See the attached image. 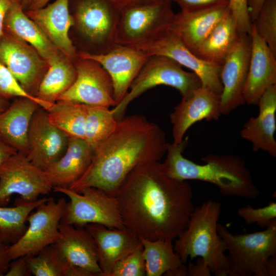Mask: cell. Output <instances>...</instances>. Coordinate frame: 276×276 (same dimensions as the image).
Instances as JSON below:
<instances>
[{"label":"cell","mask_w":276,"mask_h":276,"mask_svg":"<svg viewBox=\"0 0 276 276\" xmlns=\"http://www.w3.org/2000/svg\"><path fill=\"white\" fill-rule=\"evenodd\" d=\"M0 63L9 70L27 92L36 97L48 64L33 47L3 33L0 38Z\"/></svg>","instance_id":"5bb4252c"},{"label":"cell","mask_w":276,"mask_h":276,"mask_svg":"<svg viewBox=\"0 0 276 276\" xmlns=\"http://www.w3.org/2000/svg\"><path fill=\"white\" fill-rule=\"evenodd\" d=\"M117 7L119 9L128 4L145 1H152V0H111Z\"/></svg>","instance_id":"681fc988"},{"label":"cell","mask_w":276,"mask_h":276,"mask_svg":"<svg viewBox=\"0 0 276 276\" xmlns=\"http://www.w3.org/2000/svg\"><path fill=\"white\" fill-rule=\"evenodd\" d=\"M27 264L31 275L34 276H67L70 267L54 244L35 255L27 256Z\"/></svg>","instance_id":"836d02e7"},{"label":"cell","mask_w":276,"mask_h":276,"mask_svg":"<svg viewBox=\"0 0 276 276\" xmlns=\"http://www.w3.org/2000/svg\"><path fill=\"white\" fill-rule=\"evenodd\" d=\"M59 228V237L54 244L64 261L91 276H102L96 242L85 228L60 224Z\"/></svg>","instance_id":"603a6c76"},{"label":"cell","mask_w":276,"mask_h":276,"mask_svg":"<svg viewBox=\"0 0 276 276\" xmlns=\"http://www.w3.org/2000/svg\"><path fill=\"white\" fill-rule=\"evenodd\" d=\"M252 25L276 55V0H265Z\"/></svg>","instance_id":"e575fe53"},{"label":"cell","mask_w":276,"mask_h":276,"mask_svg":"<svg viewBox=\"0 0 276 276\" xmlns=\"http://www.w3.org/2000/svg\"><path fill=\"white\" fill-rule=\"evenodd\" d=\"M74 64L75 80L58 100L108 108L116 106L111 79L99 63L78 56Z\"/></svg>","instance_id":"4fadbf2b"},{"label":"cell","mask_w":276,"mask_h":276,"mask_svg":"<svg viewBox=\"0 0 276 276\" xmlns=\"http://www.w3.org/2000/svg\"><path fill=\"white\" fill-rule=\"evenodd\" d=\"M32 0H20V4L22 9L25 10L28 9Z\"/></svg>","instance_id":"816d5d0a"},{"label":"cell","mask_w":276,"mask_h":276,"mask_svg":"<svg viewBox=\"0 0 276 276\" xmlns=\"http://www.w3.org/2000/svg\"><path fill=\"white\" fill-rule=\"evenodd\" d=\"M76 77L74 62L63 54L48 63L36 97L54 103L73 84Z\"/></svg>","instance_id":"f1b7e54d"},{"label":"cell","mask_w":276,"mask_h":276,"mask_svg":"<svg viewBox=\"0 0 276 276\" xmlns=\"http://www.w3.org/2000/svg\"><path fill=\"white\" fill-rule=\"evenodd\" d=\"M68 140L64 132L50 122L47 110L40 107L30 122L26 156L35 166L45 171L64 154Z\"/></svg>","instance_id":"9a60e30c"},{"label":"cell","mask_w":276,"mask_h":276,"mask_svg":"<svg viewBox=\"0 0 276 276\" xmlns=\"http://www.w3.org/2000/svg\"><path fill=\"white\" fill-rule=\"evenodd\" d=\"M175 13L171 0L133 3L119 9L118 44L136 47L169 29Z\"/></svg>","instance_id":"8992f818"},{"label":"cell","mask_w":276,"mask_h":276,"mask_svg":"<svg viewBox=\"0 0 276 276\" xmlns=\"http://www.w3.org/2000/svg\"><path fill=\"white\" fill-rule=\"evenodd\" d=\"M8 106L6 100L0 98V113L4 111Z\"/></svg>","instance_id":"f907efd6"},{"label":"cell","mask_w":276,"mask_h":276,"mask_svg":"<svg viewBox=\"0 0 276 276\" xmlns=\"http://www.w3.org/2000/svg\"><path fill=\"white\" fill-rule=\"evenodd\" d=\"M259 112L243 125L240 136L250 142L254 151L262 150L276 156V85L269 87L259 99Z\"/></svg>","instance_id":"cb8c5ba5"},{"label":"cell","mask_w":276,"mask_h":276,"mask_svg":"<svg viewBox=\"0 0 276 276\" xmlns=\"http://www.w3.org/2000/svg\"><path fill=\"white\" fill-rule=\"evenodd\" d=\"M9 245L0 237V276H5L11 261L7 252Z\"/></svg>","instance_id":"7bdbcfd3"},{"label":"cell","mask_w":276,"mask_h":276,"mask_svg":"<svg viewBox=\"0 0 276 276\" xmlns=\"http://www.w3.org/2000/svg\"><path fill=\"white\" fill-rule=\"evenodd\" d=\"M251 48L243 99L248 105H257L263 93L276 85V55L258 34L252 25Z\"/></svg>","instance_id":"7402d4cb"},{"label":"cell","mask_w":276,"mask_h":276,"mask_svg":"<svg viewBox=\"0 0 276 276\" xmlns=\"http://www.w3.org/2000/svg\"><path fill=\"white\" fill-rule=\"evenodd\" d=\"M84 227L96 242L102 276H110L116 263L142 245L140 238L126 227L109 228L90 223Z\"/></svg>","instance_id":"44dd1931"},{"label":"cell","mask_w":276,"mask_h":276,"mask_svg":"<svg viewBox=\"0 0 276 276\" xmlns=\"http://www.w3.org/2000/svg\"><path fill=\"white\" fill-rule=\"evenodd\" d=\"M118 121L110 108L87 105L84 140L94 150L113 132Z\"/></svg>","instance_id":"d6a6232c"},{"label":"cell","mask_w":276,"mask_h":276,"mask_svg":"<svg viewBox=\"0 0 276 276\" xmlns=\"http://www.w3.org/2000/svg\"><path fill=\"white\" fill-rule=\"evenodd\" d=\"M66 201L53 197L39 204L29 215L27 229L7 252L11 260L36 255L44 247L55 243L59 237V225Z\"/></svg>","instance_id":"30bf717a"},{"label":"cell","mask_w":276,"mask_h":276,"mask_svg":"<svg viewBox=\"0 0 276 276\" xmlns=\"http://www.w3.org/2000/svg\"><path fill=\"white\" fill-rule=\"evenodd\" d=\"M221 116L220 95L200 86L188 98H182L170 115L173 143H180L195 123L203 120L216 121Z\"/></svg>","instance_id":"ac0fdd59"},{"label":"cell","mask_w":276,"mask_h":276,"mask_svg":"<svg viewBox=\"0 0 276 276\" xmlns=\"http://www.w3.org/2000/svg\"><path fill=\"white\" fill-rule=\"evenodd\" d=\"M220 203L208 200L194 208L187 227L177 236L174 250L185 263L189 258H201L216 276L228 275L226 244L217 226Z\"/></svg>","instance_id":"277c9868"},{"label":"cell","mask_w":276,"mask_h":276,"mask_svg":"<svg viewBox=\"0 0 276 276\" xmlns=\"http://www.w3.org/2000/svg\"><path fill=\"white\" fill-rule=\"evenodd\" d=\"M87 105L57 100L47 110L50 122L69 137L84 139Z\"/></svg>","instance_id":"1f68e13d"},{"label":"cell","mask_w":276,"mask_h":276,"mask_svg":"<svg viewBox=\"0 0 276 276\" xmlns=\"http://www.w3.org/2000/svg\"><path fill=\"white\" fill-rule=\"evenodd\" d=\"M188 143L187 137L178 144L167 143L166 157L162 164L169 176L181 180H197L212 183L224 196L248 199L259 196L260 191L241 157L210 154L201 158L202 164H198L182 155Z\"/></svg>","instance_id":"3957f363"},{"label":"cell","mask_w":276,"mask_h":276,"mask_svg":"<svg viewBox=\"0 0 276 276\" xmlns=\"http://www.w3.org/2000/svg\"><path fill=\"white\" fill-rule=\"evenodd\" d=\"M94 153L84 139L70 137L64 154L44 171L53 188H69L76 182L89 167Z\"/></svg>","instance_id":"d4e9b609"},{"label":"cell","mask_w":276,"mask_h":276,"mask_svg":"<svg viewBox=\"0 0 276 276\" xmlns=\"http://www.w3.org/2000/svg\"><path fill=\"white\" fill-rule=\"evenodd\" d=\"M134 48L149 56L160 55L172 59L194 73L199 78L201 86L218 95L221 94L223 89L221 80L222 65L199 58L169 29L151 41Z\"/></svg>","instance_id":"7c38bea8"},{"label":"cell","mask_w":276,"mask_h":276,"mask_svg":"<svg viewBox=\"0 0 276 276\" xmlns=\"http://www.w3.org/2000/svg\"><path fill=\"white\" fill-rule=\"evenodd\" d=\"M48 199L43 197L34 201H27L18 197L13 207L0 205V234L4 241L8 244L16 242L27 229L30 214Z\"/></svg>","instance_id":"4dcf8cb0"},{"label":"cell","mask_w":276,"mask_h":276,"mask_svg":"<svg viewBox=\"0 0 276 276\" xmlns=\"http://www.w3.org/2000/svg\"><path fill=\"white\" fill-rule=\"evenodd\" d=\"M240 34L231 12L214 28L201 43L195 55L200 59L222 65Z\"/></svg>","instance_id":"83f0119b"},{"label":"cell","mask_w":276,"mask_h":276,"mask_svg":"<svg viewBox=\"0 0 276 276\" xmlns=\"http://www.w3.org/2000/svg\"><path fill=\"white\" fill-rule=\"evenodd\" d=\"M53 191L63 194L69 199L60 224L79 227L90 223L109 228L125 227L116 196L95 187L85 188L77 192L67 188L56 187Z\"/></svg>","instance_id":"ba28073f"},{"label":"cell","mask_w":276,"mask_h":276,"mask_svg":"<svg viewBox=\"0 0 276 276\" xmlns=\"http://www.w3.org/2000/svg\"><path fill=\"white\" fill-rule=\"evenodd\" d=\"M0 237H1V234H0Z\"/></svg>","instance_id":"db71d44e"},{"label":"cell","mask_w":276,"mask_h":276,"mask_svg":"<svg viewBox=\"0 0 276 276\" xmlns=\"http://www.w3.org/2000/svg\"><path fill=\"white\" fill-rule=\"evenodd\" d=\"M265 0H247V7L251 22L256 18Z\"/></svg>","instance_id":"ee69618b"},{"label":"cell","mask_w":276,"mask_h":276,"mask_svg":"<svg viewBox=\"0 0 276 276\" xmlns=\"http://www.w3.org/2000/svg\"><path fill=\"white\" fill-rule=\"evenodd\" d=\"M146 276H160L183 263L174 251L171 240H149L140 238Z\"/></svg>","instance_id":"f546056e"},{"label":"cell","mask_w":276,"mask_h":276,"mask_svg":"<svg viewBox=\"0 0 276 276\" xmlns=\"http://www.w3.org/2000/svg\"><path fill=\"white\" fill-rule=\"evenodd\" d=\"M251 48V35H240L222 65L221 115H227L245 104L243 93L248 72Z\"/></svg>","instance_id":"2e32d148"},{"label":"cell","mask_w":276,"mask_h":276,"mask_svg":"<svg viewBox=\"0 0 276 276\" xmlns=\"http://www.w3.org/2000/svg\"><path fill=\"white\" fill-rule=\"evenodd\" d=\"M119 9L111 0H79L73 17L78 36L87 47L86 53H105L118 44Z\"/></svg>","instance_id":"9c48e42d"},{"label":"cell","mask_w":276,"mask_h":276,"mask_svg":"<svg viewBox=\"0 0 276 276\" xmlns=\"http://www.w3.org/2000/svg\"><path fill=\"white\" fill-rule=\"evenodd\" d=\"M17 152L0 137V168L12 154Z\"/></svg>","instance_id":"f6af8a7d"},{"label":"cell","mask_w":276,"mask_h":276,"mask_svg":"<svg viewBox=\"0 0 276 276\" xmlns=\"http://www.w3.org/2000/svg\"><path fill=\"white\" fill-rule=\"evenodd\" d=\"M211 273L209 267L200 257L196 264L190 263L188 267L187 276H210Z\"/></svg>","instance_id":"b9f144b4"},{"label":"cell","mask_w":276,"mask_h":276,"mask_svg":"<svg viewBox=\"0 0 276 276\" xmlns=\"http://www.w3.org/2000/svg\"><path fill=\"white\" fill-rule=\"evenodd\" d=\"M143 245L114 265L110 276H145Z\"/></svg>","instance_id":"8d00e7d4"},{"label":"cell","mask_w":276,"mask_h":276,"mask_svg":"<svg viewBox=\"0 0 276 276\" xmlns=\"http://www.w3.org/2000/svg\"><path fill=\"white\" fill-rule=\"evenodd\" d=\"M27 15L43 31L53 44L74 62L78 52L69 36L74 20L69 9V0H56L41 8L27 10Z\"/></svg>","instance_id":"ffe728a7"},{"label":"cell","mask_w":276,"mask_h":276,"mask_svg":"<svg viewBox=\"0 0 276 276\" xmlns=\"http://www.w3.org/2000/svg\"><path fill=\"white\" fill-rule=\"evenodd\" d=\"M13 1L16 0H0V38L3 34L4 21L6 14ZM20 2V1H19Z\"/></svg>","instance_id":"bcb514c9"},{"label":"cell","mask_w":276,"mask_h":276,"mask_svg":"<svg viewBox=\"0 0 276 276\" xmlns=\"http://www.w3.org/2000/svg\"><path fill=\"white\" fill-rule=\"evenodd\" d=\"M12 98L31 99L46 110L54 103L43 101L29 94L23 88L9 70L0 63V98L7 100Z\"/></svg>","instance_id":"d590c367"},{"label":"cell","mask_w":276,"mask_h":276,"mask_svg":"<svg viewBox=\"0 0 276 276\" xmlns=\"http://www.w3.org/2000/svg\"><path fill=\"white\" fill-rule=\"evenodd\" d=\"M3 31L29 44L48 64L62 54L41 29L27 15L20 2L13 1L7 11Z\"/></svg>","instance_id":"484cf974"},{"label":"cell","mask_w":276,"mask_h":276,"mask_svg":"<svg viewBox=\"0 0 276 276\" xmlns=\"http://www.w3.org/2000/svg\"><path fill=\"white\" fill-rule=\"evenodd\" d=\"M50 0H32L27 10H35L45 6Z\"/></svg>","instance_id":"c3c4849f"},{"label":"cell","mask_w":276,"mask_h":276,"mask_svg":"<svg viewBox=\"0 0 276 276\" xmlns=\"http://www.w3.org/2000/svg\"><path fill=\"white\" fill-rule=\"evenodd\" d=\"M78 56L98 62L107 72L112 82L117 105L127 95L131 84L149 56L135 48L120 44L103 54L78 52Z\"/></svg>","instance_id":"e0dca14e"},{"label":"cell","mask_w":276,"mask_h":276,"mask_svg":"<svg viewBox=\"0 0 276 276\" xmlns=\"http://www.w3.org/2000/svg\"><path fill=\"white\" fill-rule=\"evenodd\" d=\"M116 197L125 226L151 241L176 238L195 208L191 186L169 176L159 162L134 169Z\"/></svg>","instance_id":"6da1fadb"},{"label":"cell","mask_w":276,"mask_h":276,"mask_svg":"<svg viewBox=\"0 0 276 276\" xmlns=\"http://www.w3.org/2000/svg\"><path fill=\"white\" fill-rule=\"evenodd\" d=\"M229 12L227 5L181 10L175 14L169 30L195 54L214 28Z\"/></svg>","instance_id":"d6986e66"},{"label":"cell","mask_w":276,"mask_h":276,"mask_svg":"<svg viewBox=\"0 0 276 276\" xmlns=\"http://www.w3.org/2000/svg\"><path fill=\"white\" fill-rule=\"evenodd\" d=\"M16 1H20V0H16Z\"/></svg>","instance_id":"f5cc1de1"},{"label":"cell","mask_w":276,"mask_h":276,"mask_svg":"<svg viewBox=\"0 0 276 276\" xmlns=\"http://www.w3.org/2000/svg\"><path fill=\"white\" fill-rule=\"evenodd\" d=\"M166 275L169 276H187L188 267L182 264L175 270L165 273Z\"/></svg>","instance_id":"7dc6e473"},{"label":"cell","mask_w":276,"mask_h":276,"mask_svg":"<svg viewBox=\"0 0 276 276\" xmlns=\"http://www.w3.org/2000/svg\"><path fill=\"white\" fill-rule=\"evenodd\" d=\"M53 187L44 171L32 164L26 156L16 152L0 168V205L6 206L13 194L27 201L48 195Z\"/></svg>","instance_id":"8fae6325"},{"label":"cell","mask_w":276,"mask_h":276,"mask_svg":"<svg viewBox=\"0 0 276 276\" xmlns=\"http://www.w3.org/2000/svg\"><path fill=\"white\" fill-rule=\"evenodd\" d=\"M40 107L31 99L17 98L0 113V137L25 155L30 122L34 112Z\"/></svg>","instance_id":"4316f807"},{"label":"cell","mask_w":276,"mask_h":276,"mask_svg":"<svg viewBox=\"0 0 276 276\" xmlns=\"http://www.w3.org/2000/svg\"><path fill=\"white\" fill-rule=\"evenodd\" d=\"M167 144L162 128L143 116L122 118L113 132L94 149L87 169L69 189L79 192L95 187L116 196L134 169L159 162L166 154Z\"/></svg>","instance_id":"7a4b0ae2"},{"label":"cell","mask_w":276,"mask_h":276,"mask_svg":"<svg viewBox=\"0 0 276 276\" xmlns=\"http://www.w3.org/2000/svg\"><path fill=\"white\" fill-rule=\"evenodd\" d=\"M159 85L173 87L186 98L201 86L198 77L188 72L181 65L168 57L160 55L149 56L131 84L124 99L111 109L117 120L122 118L128 105L146 91Z\"/></svg>","instance_id":"52a82bcc"},{"label":"cell","mask_w":276,"mask_h":276,"mask_svg":"<svg viewBox=\"0 0 276 276\" xmlns=\"http://www.w3.org/2000/svg\"><path fill=\"white\" fill-rule=\"evenodd\" d=\"M226 244L228 275H276V219L262 231L234 235L218 223Z\"/></svg>","instance_id":"5b68a950"},{"label":"cell","mask_w":276,"mask_h":276,"mask_svg":"<svg viewBox=\"0 0 276 276\" xmlns=\"http://www.w3.org/2000/svg\"><path fill=\"white\" fill-rule=\"evenodd\" d=\"M32 275L27 264V256H21L11 260L5 276Z\"/></svg>","instance_id":"60d3db41"},{"label":"cell","mask_w":276,"mask_h":276,"mask_svg":"<svg viewBox=\"0 0 276 276\" xmlns=\"http://www.w3.org/2000/svg\"><path fill=\"white\" fill-rule=\"evenodd\" d=\"M228 7L239 34L251 35L252 22L249 15L247 0H228Z\"/></svg>","instance_id":"f35d334b"},{"label":"cell","mask_w":276,"mask_h":276,"mask_svg":"<svg viewBox=\"0 0 276 276\" xmlns=\"http://www.w3.org/2000/svg\"><path fill=\"white\" fill-rule=\"evenodd\" d=\"M176 3L181 10H193L219 6L228 5V0H171Z\"/></svg>","instance_id":"ab89813d"},{"label":"cell","mask_w":276,"mask_h":276,"mask_svg":"<svg viewBox=\"0 0 276 276\" xmlns=\"http://www.w3.org/2000/svg\"><path fill=\"white\" fill-rule=\"evenodd\" d=\"M237 214L248 224L257 223L261 227H266L276 219V203L272 201L260 208L247 205L240 208Z\"/></svg>","instance_id":"74e56055"}]
</instances>
